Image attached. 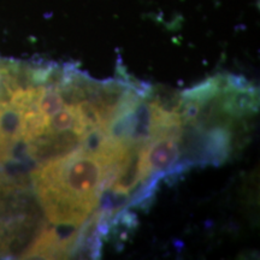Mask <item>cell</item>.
Here are the masks:
<instances>
[{
	"mask_svg": "<svg viewBox=\"0 0 260 260\" xmlns=\"http://www.w3.org/2000/svg\"><path fill=\"white\" fill-rule=\"evenodd\" d=\"M118 164L77 147L59 158L41 161L31 183L47 219L54 225L81 226L109 189Z\"/></svg>",
	"mask_w": 260,
	"mask_h": 260,
	"instance_id": "cell-1",
	"label": "cell"
},
{
	"mask_svg": "<svg viewBox=\"0 0 260 260\" xmlns=\"http://www.w3.org/2000/svg\"><path fill=\"white\" fill-rule=\"evenodd\" d=\"M182 132L160 133L141 146L140 175L141 180L148 177L167 178L180 159V139Z\"/></svg>",
	"mask_w": 260,
	"mask_h": 260,
	"instance_id": "cell-2",
	"label": "cell"
},
{
	"mask_svg": "<svg viewBox=\"0 0 260 260\" xmlns=\"http://www.w3.org/2000/svg\"><path fill=\"white\" fill-rule=\"evenodd\" d=\"M38 105L40 112L47 118H50L64 107L63 98H61L57 84H41L40 95H39Z\"/></svg>",
	"mask_w": 260,
	"mask_h": 260,
	"instance_id": "cell-3",
	"label": "cell"
},
{
	"mask_svg": "<svg viewBox=\"0 0 260 260\" xmlns=\"http://www.w3.org/2000/svg\"><path fill=\"white\" fill-rule=\"evenodd\" d=\"M76 113L74 106L64 105L57 113L48 118V130L47 133H60L65 130H73L76 123Z\"/></svg>",
	"mask_w": 260,
	"mask_h": 260,
	"instance_id": "cell-4",
	"label": "cell"
}]
</instances>
